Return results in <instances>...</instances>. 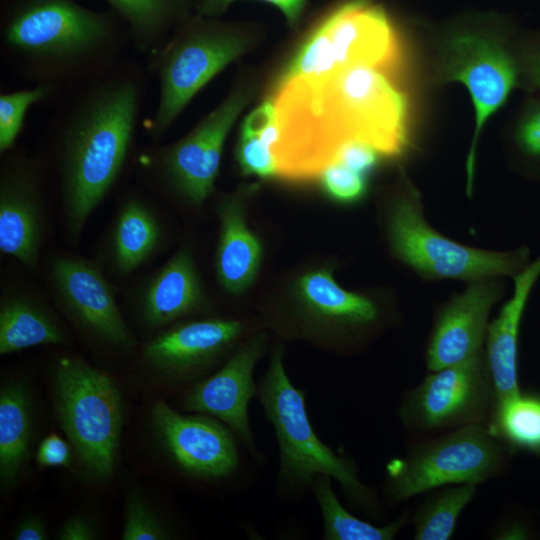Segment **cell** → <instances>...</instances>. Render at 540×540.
Returning <instances> with one entry per match:
<instances>
[{"mask_svg": "<svg viewBox=\"0 0 540 540\" xmlns=\"http://www.w3.org/2000/svg\"><path fill=\"white\" fill-rule=\"evenodd\" d=\"M271 101L277 178H319L349 142L386 157L401 155L409 144L408 99L379 69L355 66L320 79L277 81Z\"/></svg>", "mask_w": 540, "mask_h": 540, "instance_id": "cell-1", "label": "cell"}, {"mask_svg": "<svg viewBox=\"0 0 540 540\" xmlns=\"http://www.w3.org/2000/svg\"><path fill=\"white\" fill-rule=\"evenodd\" d=\"M146 66L122 58L104 74L54 100L43 132V164L53 168L70 237L79 239L118 181L132 151L147 94Z\"/></svg>", "mask_w": 540, "mask_h": 540, "instance_id": "cell-2", "label": "cell"}, {"mask_svg": "<svg viewBox=\"0 0 540 540\" xmlns=\"http://www.w3.org/2000/svg\"><path fill=\"white\" fill-rule=\"evenodd\" d=\"M129 45L128 28L111 8L93 10L76 0H1L2 59L30 86L60 94L110 70Z\"/></svg>", "mask_w": 540, "mask_h": 540, "instance_id": "cell-3", "label": "cell"}, {"mask_svg": "<svg viewBox=\"0 0 540 540\" xmlns=\"http://www.w3.org/2000/svg\"><path fill=\"white\" fill-rule=\"evenodd\" d=\"M283 355V348L276 346L258 383V399L279 448V493L300 494L311 488L317 476L327 475L339 484L352 504L374 511L376 497L361 482L355 463L336 453L315 432L307 412L306 393L290 380Z\"/></svg>", "mask_w": 540, "mask_h": 540, "instance_id": "cell-4", "label": "cell"}, {"mask_svg": "<svg viewBox=\"0 0 540 540\" xmlns=\"http://www.w3.org/2000/svg\"><path fill=\"white\" fill-rule=\"evenodd\" d=\"M253 44L244 28L195 13L147 58L146 70L159 85L158 104L146 133L154 143L167 134L193 97Z\"/></svg>", "mask_w": 540, "mask_h": 540, "instance_id": "cell-5", "label": "cell"}, {"mask_svg": "<svg viewBox=\"0 0 540 540\" xmlns=\"http://www.w3.org/2000/svg\"><path fill=\"white\" fill-rule=\"evenodd\" d=\"M400 56L399 38L385 8L374 0H345L314 26L277 81L320 79L355 66L390 72Z\"/></svg>", "mask_w": 540, "mask_h": 540, "instance_id": "cell-6", "label": "cell"}, {"mask_svg": "<svg viewBox=\"0 0 540 540\" xmlns=\"http://www.w3.org/2000/svg\"><path fill=\"white\" fill-rule=\"evenodd\" d=\"M510 455L485 424L447 430L387 463L385 493L396 504L446 485H479L502 474Z\"/></svg>", "mask_w": 540, "mask_h": 540, "instance_id": "cell-7", "label": "cell"}, {"mask_svg": "<svg viewBox=\"0 0 540 540\" xmlns=\"http://www.w3.org/2000/svg\"><path fill=\"white\" fill-rule=\"evenodd\" d=\"M387 235L394 256L431 279L476 281L515 276L529 263V249L493 252L459 244L425 220L417 190L406 183L387 215Z\"/></svg>", "mask_w": 540, "mask_h": 540, "instance_id": "cell-8", "label": "cell"}, {"mask_svg": "<svg viewBox=\"0 0 540 540\" xmlns=\"http://www.w3.org/2000/svg\"><path fill=\"white\" fill-rule=\"evenodd\" d=\"M60 425L84 466L109 476L116 463L122 427V400L112 378L84 360L60 358L53 374Z\"/></svg>", "mask_w": 540, "mask_h": 540, "instance_id": "cell-9", "label": "cell"}, {"mask_svg": "<svg viewBox=\"0 0 540 540\" xmlns=\"http://www.w3.org/2000/svg\"><path fill=\"white\" fill-rule=\"evenodd\" d=\"M253 93L238 84L182 138L143 148L138 164L144 176L186 203L202 205L215 189L227 136Z\"/></svg>", "mask_w": 540, "mask_h": 540, "instance_id": "cell-10", "label": "cell"}, {"mask_svg": "<svg viewBox=\"0 0 540 540\" xmlns=\"http://www.w3.org/2000/svg\"><path fill=\"white\" fill-rule=\"evenodd\" d=\"M496 391L481 350L459 363L430 371L402 396L397 416L406 431L435 433L486 424Z\"/></svg>", "mask_w": 540, "mask_h": 540, "instance_id": "cell-11", "label": "cell"}, {"mask_svg": "<svg viewBox=\"0 0 540 540\" xmlns=\"http://www.w3.org/2000/svg\"><path fill=\"white\" fill-rule=\"evenodd\" d=\"M437 81L460 82L475 108V129L466 160L467 192L472 195L476 145L488 119L520 85L517 57L497 36L477 30L459 31L440 48Z\"/></svg>", "mask_w": 540, "mask_h": 540, "instance_id": "cell-12", "label": "cell"}, {"mask_svg": "<svg viewBox=\"0 0 540 540\" xmlns=\"http://www.w3.org/2000/svg\"><path fill=\"white\" fill-rule=\"evenodd\" d=\"M1 156L0 251L34 269L46 231V168L39 156L17 146Z\"/></svg>", "mask_w": 540, "mask_h": 540, "instance_id": "cell-13", "label": "cell"}, {"mask_svg": "<svg viewBox=\"0 0 540 540\" xmlns=\"http://www.w3.org/2000/svg\"><path fill=\"white\" fill-rule=\"evenodd\" d=\"M294 293L293 320L288 330L324 346L345 345L380 320L374 301L343 289L326 268L303 273L296 280Z\"/></svg>", "mask_w": 540, "mask_h": 540, "instance_id": "cell-14", "label": "cell"}, {"mask_svg": "<svg viewBox=\"0 0 540 540\" xmlns=\"http://www.w3.org/2000/svg\"><path fill=\"white\" fill-rule=\"evenodd\" d=\"M151 420L171 461L187 476L214 481L231 477L238 470L239 439L218 419L200 413L182 414L157 401Z\"/></svg>", "mask_w": 540, "mask_h": 540, "instance_id": "cell-15", "label": "cell"}, {"mask_svg": "<svg viewBox=\"0 0 540 540\" xmlns=\"http://www.w3.org/2000/svg\"><path fill=\"white\" fill-rule=\"evenodd\" d=\"M267 336L257 332L240 343L212 375L191 385L182 397V407L214 417L228 426L244 447L258 455L249 420V403L258 397L254 370L263 356Z\"/></svg>", "mask_w": 540, "mask_h": 540, "instance_id": "cell-16", "label": "cell"}, {"mask_svg": "<svg viewBox=\"0 0 540 540\" xmlns=\"http://www.w3.org/2000/svg\"><path fill=\"white\" fill-rule=\"evenodd\" d=\"M49 280L62 310L86 333L121 349L135 345L110 284L93 262L58 256L50 264Z\"/></svg>", "mask_w": 540, "mask_h": 540, "instance_id": "cell-17", "label": "cell"}, {"mask_svg": "<svg viewBox=\"0 0 540 540\" xmlns=\"http://www.w3.org/2000/svg\"><path fill=\"white\" fill-rule=\"evenodd\" d=\"M247 331L233 318H206L178 323L157 334L144 347L145 361L176 382H189L232 354Z\"/></svg>", "mask_w": 540, "mask_h": 540, "instance_id": "cell-18", "label": "cell"}, {"mask_svg": "<svg viewBox=\"0 0 540 540\" xmlns=\"http://www.w3.org/2000/svg\"><path fill=\"white\" fill-rule=\"evenodd\" d=\"M500 295V284L492 278L472 281L439 311L426 348L429 371L459 363L483 350L489 313Z\"/></svg>", "mask_w": 540, "mask_h": 540, "instance_id": "cell-19", "label": "cell"}, {"mask_svg": "<svg viewBox=\"0 0 540 540\" xmlns=\"http://www.w3.org/2000/svg\"><path fill=\"white\" fill-rule=\"evenodd\" d=\"M219 221L215 273L220 287L230 295L248 290L260 271L263 245L248 227L244 192L220 197L216 204Z\"/></svg>", "mask_w": 540, "mask_h": 540, "instance_id": "cell-20", "label": "cell"}, {"mask_svg": "<svg viewBox=\"0 0 540 540\" xmlns=\"http://www.w3.org/2000/svg\"><path fill=\"white\" fill-rule=\"evenodd\" d=\"M206 296L192 253L179 249L149 280L141 298L145 323L160 328L202 311Z\"/></svg>", "mask_w": 540, "mask_h": 540, "instance_id": "cell-21", "label": "cell"}, {"mask_svg": "<svg viewBox=\"0 0 540 540\" xmlns=\"http://www.w3.org/2000/svg\"><path fill=\"white\" fill-rule=\"evenodd\" d=\"M540 276V256L513 276L512 297L488 326L485 356L496 391V400L520 391L518 342L522 316L535 282Z\"/></svg>", "mask_w": 540, "mask_h": 540, "instance_id": "cell-22", "label": "cell"}, {"mask_svg": "<svg viewBox=\"0 0 540 540\" xmlns=\"http://www.w3.org/2000/svg\"><path fill=\"white\" fill-rule=\"evenodd\" d=\"M162 229L153 208L138 194L122 201L110 234V256L120 274H129L147 261L161 242Z\"/></svg>", "mask_w": 540, "mask_h": 540, "instance_id": "cell-23", "label": "cell"}, {"mask_svg": "<svg viewBox=\"0 0 540 540\" xmlns=\"http://www.w3.org/2000/svg\"><path fill=\"white\" fill-rule=\"evenodd\" d=\"M125 22L130 46L149 58L194 14L193 0H103Z\"/></svg>", "mask_w": 540, "mask_h": 540, "instance_id": "cell-24", "label": "cell"}, {"mask_svg": "<svg viewBox=\"0 0 540 540\" xmlns=\"http://www.w3.org/2000/svg\"><path fill=\"white\" fill-rule=\"evenodd\" d=\"M62 328L45 307L27 294L3 295L0 304V354L60 344Z\"/></svg>", "mask_w": 540, "mask_h": 540, "instance_id": "cell-25", "label": "cell"}, {"mask_svg": "<svg viewBox=\"0 0 540 540\" xmlns=\"http://www.w3.org/2000/svg\"><path fill=\"white\" fill-rule=\"evenodd\" d=\"M32 433L31 402L26 388L11 381L0 392V478L12 484L29 451Z\"/></svg>", "mask_w": 540, "mask_h": 540, "instance_id": "cell-26", "label": "cell"}, {"mask_svg": "<svg viewBox=\"0 0 540 540\" xmlns=\"http://www.w3.org/2000/svg\"><path fill=\"white\" fill-rule=\"evenodd\" d=\"M485 425L510 454L540 457V393L520 390L495 401Z\"/></svg>", "mask_w": 540, "mask_h": 540, "instance_id": "cell-27", "label": "cell"}, {"mask_svg": "<svg viewBox=\"0 0 540 540\" xmlns=\"http://www.w3.org/2000/svg\"><path fill=\"white\" fill-rule=\"evenodd\" d=\"M331 480L327 475L317 476L310 488L322 516L323 539L392 540L408 523L407 513L383 526H376L356 517L341 504L332 488Z\"/></svg>", "mask_w": 540, "mask_h": 540, "instance_id": "cell-28", "label": "cell"}, {"mask_svg": "<svg viewBox=\"0 0 540 540\" xmlns=\"http://www.w3.org/2000/svg\"><path fill=\"white\" fill-rule=\"evenodd\" d=\"M474 483L452 484L429 491L413 517L414 539L449 540L458 519L476 495Z\"/></svg>", "mask_w": 540, "mask_h": 540, "instance_id": "cell-29", "label": "cell"}, {"mask_svg": "<svg viewBox=\"0 0 540 540\" xmlns=\"http://www.w3.org/2000/svg\"><path fill=\"white\" fill-rule=\"evenodd\" d=\"M59 96L57 89L46 85L0 93V154L16 147L27 112L40 103L54 101Z\"/></svg>", "mask_w": 540, "mask_h": 540, "instance_id": "cell-30", "label": "cell"}, {"mask_svg": "<svg viewBox=\"0 0 540 540\" xmlns=\"http://www.w3.org/2000/svg\"><path fill=\"white\" fill-rule=\"evenodd\" d=\"M278 138L275 122L260 134L240 133L236 148V159L243 175H254L263 179L277 178V170L271 146Z\"/></svg>", "mask_w": 540, "mask_h": 540, "instance_id": "cell-31", "label": "cell"}, {"mask_svg": "<svg viewBox=\"0 0 540 540\" xmlns=\"http://www.w3.org/2000/svg\"><path fill=\"white\" fill-rule=\"evenodd\" d=\"M170 534L148 502L132 492L126 501L122 539L163 540Z\"/></svg>", "mask_w": 540, "mask_h": 540, "instance_id": "cell-32", "label": "cell"}, {"mask_svg": "<svg viewBox=\"0 0 540 540\" xmlns=\"http://www.w3.org/2000/svg\"><path fill=\"white\" fill-rule=\"evenodd\" d=\"M318 179L326 195L340 203L357 202L367 191L366 175L338 162L329 165Z\"/></svg>", "mask_w": 540, "mask_h": 540, "instance_id": "cell-33", "label": "cell"}, {"mask_svg": "<svg viewBox=\"0 0 540 540\" xmlns=\"http://www.w3.org/2000/svg\"><path fill=\"white\" fill-rule=\"evenodd\" d=\"M513 139L523 156L540 160V98H531L523 105L514 126Z\"/></svg>", "mask_w": 540, "mask_h": 540, "instance_id": "cell-34", "label": "cell"}, {"mask_svg": "<svg viewBox=\"0 0 540 540\" xmlns=\"http://www.w3.org/2000/svg\"><path fill=\"white\" fill-rule=\"evenodd\" d=\"M237 0H193L194 13L202 17L218 18ZM278 8L290 27H295L304 12L307 0H260Z\"/></svg>", "mask_w": 540, "mask_h": 540, "instance_id": "cell-35", "label": "cell"}, {"mask_svg": "<svg viewBox=\"0 0 540 540\" xmlns=\"http://www.w3.org/2000/svg\"><path fill=\"white\" fill-rule=\"evenodd\" d=\"M516 57L520 85L531 92H540V34L526 38Z\"/></svg>", "mask_w": 540, "mask_h": 540, "instance_id": "cell-36", "label": "cell"}, {"mask_svg": "<svg viewBox=\"0 0 540 540\" xmlns=\"http://www.w3.org/2000/svg\"><path fill=\"white\" fill-rule=\"evenodd\" d=\"M381 155L370 145L362 142H349L338 151L336 162L367 175L377 165Z\"/></svg>", "mask_w": 540, "mask_h": 540, "instance_id": "cell-37", "label": "cell"}, {"mask_svg": "<svg viewBox=\"0 0 540 540\" xmlns=\"http://www.w3.org/2000/svg\"><path fill=\"white\" fill-rule=\"evenodd\" d=\"M36 462L41 468L69 466L71 450L68 443L55 433L49 434L39 444Z\"/></svg>", "mask_w": 540, "mask_h": 540, "instance_id": "cell-38", "label": "cell"}, {"mask_svg": "<svg viewBox=\"0 0 540 540\" xmlns=\"http://www.w3.org/2000/svg\"><path fill=\"white\" fill-rule=\"evenodd\" d=\"M276 122V112L273 102L264 101L255 108L243 121L240 133L260 134Z\"/></svg>", "mask_w": 540, "mask_h": 540, "instance_id": "cell-39", "label": "cell"}, {"mask_svg": "<svg viewBox=\"0 0 540 540\" xmlns=\"http://www.w3.org/2000/svg\"><path fill=\"white\" fill-rule=\"evenodd\" d=\"M95 538V528L89 520L82 516L68 519L59 533L61 540H91Z\"/></svg>", "mask_w": 540, "mask_h": 540, "instance_id": "cell-40", "label": "cell"}, {"mask_svg": "<svg viewBox=\"0 0 540 540\" xmlns=\"http://www.w3.org/2000/svg\"><path fill=\"white\" fill-rule=\"evenodd\" d=\"M14 539L16 540H44L47 533L44 524L36 518H29L17 528Z\"/></svg>", "mask_w": 540, "mask_h": 540, "instance_id": "cell-41", "label": "cell"}, {"mask_svg": "<svg viewBox=\"0 0 540 540\" xmlns=\"http://www.w3.org/2000/svg\"><path fill=\"white\" fill-rule=\"evenodd\" d=\"M526 528L520 523H507L499 527L493 534L494 539H524L526 538Z\"/></svg>", "mask_w": 540, "mask_h": 540, "instance_id": "cell-42", "label": "cell"}]
</instances>
